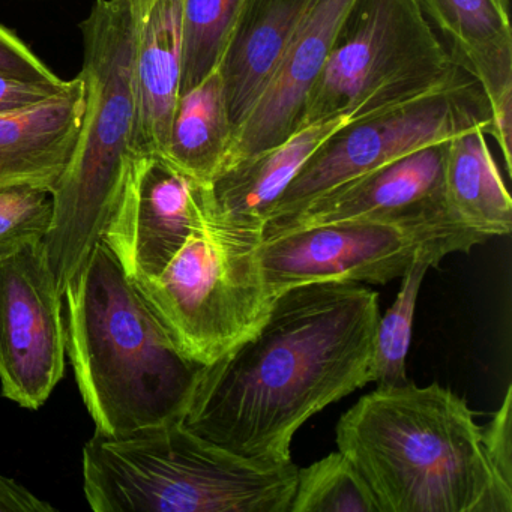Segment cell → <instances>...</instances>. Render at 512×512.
<instances>
[{
    "label": "cell",
    "instance_id": "obj_1",
    "mask_svg": "<svg viewBox=\"0 0 512 512\" xmlns=\"http://www.w3.org/2000/svg\"><path fill=\"white\" fill-rule=\"evenodd\" d=\"M379 317V295L359 283L277 293L254 334L203 365L182 422L239 457L292 463L304 422L371 382Z\"/></svg>",
    "mask_w": 512,
    "mask_h": 512
},
{
    "label": "cell",
    "instance_id": "obj_2",
    "mask_svg": "<svg viewBox=\"0 0 512 512\" xmlns=\"http://www.w3.org/2000/svg\"><path fill=\"white\" fill-rule=\"evenodd\" d=\"M379 512H512L466 401L439 383L377 386L337 424Z\"/></svg>",
    "mask_w": 512,
    "mask_h": 512
},
{
    "label": "cell",
    "instance_id": "obj_3",
    "mask_svg": "<svg viewBox=\"0 0 512 512\" xmlns=\"http://www.w3.org/2000/svg\"><path fill=\"white\" fill-rule=\"evenodd\" d=\"M64 296L67 353L97 433L184 418L203 365L179 349L103 239Z\"/></svg>",
    "mask_w": 512,
    "mask_h": 512
},
{
    "label": "cell",
    "instance_id": "obj_4",
    "mask_svg": "<svg viewBox=\"0 0 512 512\" xmlns=\"http://www.w3.org/2000/svg\"><path fill=\"white\" fill-rule=\"evenodd\" d=\"M80 31L85 116L70 163L52 191V226L44 239L62 295L103 236L142 160L136 152L130 0H95Z\"/></svg>",
    "mask_w": 512,
    "mask_h": 512
},
{
    "label": "cell",
    "instance_id": "obj_5",
    "mask_svg": "<svg viewBox=\"0 0 512 512\" xmlns=\"http://www.w3.org/2000/svg\"><path fill=\"white\" fill-rule=\"evenodd\" d=\"M298 467L232 454L182 419L122 436L95 431L83 487L97 512H289Z\"/></svg>",
    "mask_w": 512,
    "mask_h": 512
},
{
    "label": "cell",
    "instance_id": "obj_6",
    "mask_svg": "<svg viewBox=\"0 0 512 512\" xmlns=\"http://www.w3.org/2000/svg\"><path fill=\"white\" fill-rule=\"evenodd\" d=\"M464 74L418 0H355L308 92L298 130L337 116L358 122L382 115Z\"/></svg>",
    "mask_w": 512,
    "mask_h": 512
},
{
    "label": "cell",
    "instance_id": "obj_7",
    "mask_svg": "<svg viewBox=\"0 0 512 512\" xmlns=\"http://www.w3.org/2000/svg\"><path fill=\"white\" fill-rule=\"evenodd\" d=\"M262 238L209 220L154 278L134 281L179 349L202 365L254 334L272 296L259 263Z\"/></svg>",
    "mask_w": 512,
    "mask_h": 512
},
{
    "label": "cell",
    "instance_id": "obj_8",
    "mask_svg": "<svg viewBox=\"0 0 512 512\" xmlns=\"http://www.w3.org/2000/svg\"><path fill=\"white\" fill-rule=\"evenodd\" d=\"M487 236L458 221L403 224L353 220L287 230L262 239L259 263L269 295L325 281L386 284L424 256L469 253Z\"/></svg>",
    "mask_w": 512,
    "mask_h": 512
},
{
    "label": "cell",
    "instance_id": "obj_9",
    "mask_svg": "<svg viewBox=\"0 0 512 512\" xmlns=\"http://www.w3.org/2000/svg\"><path fill=\"white\" fill-rule=\"evenodd\" d=\"M484 89L469 74L412 103L346 125L329 137L281 194L266 224L371 170L463 131L490 125ZM265 224V226H266Z\"/></svg>",
    "mask_w": 512,
    "mask_h": 512
},
{
    "label": "cell",
    "instance_id": "obj_10",
    "mask_svg": "<svg viewBox=\"0 0 512 512\" xmlns=\"http://www.w3.org/2000/svg\"><path fill=\"white\" fill-rule=\"evenodd\" d=\"M62 296L44 241L0 262V386L20 407L40 409L64 377Z\"/></svg>",
    "mask_w": 512,
    "mask_h": 512
},
{
    "label": "cell",
    "instance_id": "obj_11",
    "mask_svg": "<svg viewBox=\"0 0 512 512\" xmlns=\"http://www.w3.org/2000/svg\"><path fill=\"white\" fill-rule=\"evenodd\" d=\"M205 223V184L152 155L137 164L101 239L131 280H148Z\"/></svg>",
    "mask_w": 512,
    "mask_h": 512
},
{
    "label": "cell",
    "instance_id": "obj_12",
    "mask_svg": "<svg viewBox=\"0 0 512 512\" xmlns=\"http://www.w3.org/2000/svg\"><path fill=\"white\" fill-rule=\"evenodd\" d=\"M446 142L425 146L316 197L296 214L266 224L263 239L337 221H458L445 196Z\"/></svg>",
    "mask_w": 512,
    "mask_h": 512
},
{
    "label": "cell",
    "instance_id": "obj_13",
    "mask_svg": "<svg viewBox=\"0 0 512 512\" xmlns=\"http://www.w3.org/2000/svg\"><path fill=\"white\" fill-rule=\"evenodd\" d=\"M353 2L314 0L256 103L235 128L221 170L275 148L298 130L308 92L319 77Z\"/></svg>",
    "mask_w": 512,
    "mask_h": 512
},
{
    "label": "cell",
    "instance_id": "obj_14",
    "mask_svg": "<svg viewBox=\"0 0 512 512\" xmlns=\"http://www.w3.org/2000/svg\"><path fill=\"white\" fill-rule=\"evenodd\" d=\"M134 23L136 152L166 157L181 89L184 0H130Z\"/></svg>",
    "mask_w": 512,
    "mask_h": 512
},
{
    "label": "cell",
    "instance_id": "obj_15",
    "mask_svg": "<svg viewBox=\"0 0 512 512\" xmlns=\"http://www.w3.org/2000/svg\"><path fill=\"white\" fill-rule=\"evenodd\" d=\"M353 124L346 116L296 130L275 148L221 170L205 185L209 220L244 235L263 239V229L281 194L305 161L337 131Z\"/></svg>",
    "mask_w": 512,
    "mask_h": 512
},
{
    "label": "cell",
    "instance_id": "obj_16",
    "mask_svg": "<svg viewBox=\"0 0 512 512\" xmlns=\"http://www.w3.org/2000/svg\"><path fill=\"white\" fill-rule=\"evenodd\" d=\"M85 110V83L77 76L55 97L0 115V191L52 193L76 148Z\"/></svg>",
    "mask_w": 512,
    "mask_h": 512
},
{
    "label": "cell",
    "instance_id": "obj_17",
    "mask_svg": "<svg viewBox=\"0 0 512 512\" xmlns=\"http://www.w3.org/2000/svg\"><path fill=\"white\" fill-rule=\"evenodd\" d=\"M314 0H247L221 58L233 127L256 103ZM235 133V131H233Z\"/></svg>",
    "mask_w": 512,
    "mask_h": 512
},
{
    "label": "cell",
    "instance_id": "obj_18",
    "mask_svg": "<svg viewBox=\"0 0 512 512\" xmlns=\"http://www.w3.org/2000/svg\"><path fill=\"white\" fill-rule=\"evenodd\" d=\"M455 64L484 89L490 106L512 94V31L496 0H418Z\"/></svg>",
    "mask_w": 512,
    "mask_h": 512
},
{
    "label": "cell",
    "instance_id": "obj_19",
    "mask_svg": "<svg viewBox=\"0 0 512 512\" xmlns=\"http://www.w3.org/2000/svg\"><path fill=\"white\" fill-rule=\"evenodd\" d=\"M445 196L464 226L488 239L512 230V200L487 142V127H475L446 142Z\"/></svg>",
    "mask_w": 512,
    "mask_h": 512
},
{
    "label": "cell",
    "instance_id": "obj_20",
    "mask_svg": "<svg viewBox=\"0 0 512 512\" xmlns=\"http://www.w3.org/2000/svg\"><path fill=\"white\" fill-rule=\"evenodd\" d=\"M233 131L226 89L217 67L196 88L179 95L164 158L208 185L223 167Z\"/></svg>",
    "mask_w": 512,
    "mask_h": 512
},
{
    "label": "cell",
    "instance_id": "obj_21",
    "mask_svg": "<svg viewBox=\"0 0 512 512\" xmlns=\"http://www.w3.org/2000/svg\"><path fill=\"white\" fill-rule=\"evenodd\" d=\"M440 262L442 260L434 256L416 260L401 277L403 281L394 304L377 320L371 364V382L377 386H400L409 382L406 359L412 340L416 301L428 269L436 268Z\"/></svg>",
    "mask_w": 512,
    "mask_h": 512
},
{
    "label": "cell",
    "instance_id": "obj_22",
    "mask_svg": "<svg viewBox=\"0 0 512 512\" xmlns=\"http://www.w3.org/2000/svg\"><path fill=\"white\" fill-rule=\"evenodd\" d=\"M247 0H184V56L179 95L220 65Z\"/></svg>",
    "mask_w": 512,
    "mask_h": 512
},
{
    "label": "cell",
    "instance_id": "obj_23",
    "mask_svg": "<svg viewBox=\"0 0 512 512\" xmlns=\"http://www.w3.org/2000/svg\"><path fill=\"white\" fill-rule=\"evenodd\" d=\"M289 512H379L370 488L340 451L298 469Z\"/></svg>",
    "mask_w": 512,
    "mask_h": 512
},
{
    "label": "cell",
    "instance_id": "obj_24",
    "mask_svg": "<svg viewBox=\"0 0 512 512\" xmlns=\"http://www.w3.org/2000/svg\"><path fill=\"white\" fill-rule=\"evenodd\" d=\"M52 218L50 191L34 187L0 191V262L26 245L44 241Z\"/></svg>",
    "mask_w": 512,
    "mask_h": 512
},
{
    "label": "cell",
    "instance_id": "obj_25",
    "mask_svg": "<svg viewBox=\"0 0 512 512\" xmlns=\"http://www.w3.org/2000/svg\"><path fill=\"white\" fill-rule=\"evenodd\" d=\"M512 386L487 427L482 428V445L497 478L512 488Z\"/></svg>",
    "mask_w": 512,
    "mask_h": 512
},
{
    "label": "cell",
    "instance_id": "obj_26",
    "mask_svg": "<svg viewBox=\"0 0 512 512\" xmlns=\"http://www.w3.org/2000/svg\"><path fill=\"white\" fill-rule=\"evenodd\" d=\"M0 76L50 85L64 82L17 37L16 32L4 25H0Z\"/></svg>",
    "mask_w": 512,
    "mask_h": 512
},
{
    "label": "cell",
    "instance_id": "obj_27",
    "mask_svg": "<svg viewBox=\"0 0 512 512\" xmlns=\"http://www.w3.org/2000/svg\"><path fill=\"white\" fill-rule=\"evenodd\" d=\"M65 86H67L65 80L61 85H50V83L29 82L16 77L0 76V115L43 103L59 94Z\"/></svg>",
    "mask_w": 512,
    "mask_h": 512
},
{
    "label": "cell",
    "instance_id": "obj_28",
    "mask_svg": "<svg viewBox=\"0 0 512 512\" xmlns=\"http://www.w3.org/2000/svg\"><path fill=\"white\" fill-rule=\"evenodd\" d=\"M56 511L50 503L23 487L16 479L0 475V512H50Z\"/></svg>",
    "mask_w": 512,
    "mask_h": 512
},
{
    "label": "cell",
    "instance_id": "obj_29",
    "mask_svg": "<svg viewBox=\"0 0 512 512\" xmlns=\"http://www.w3.org/2000/svg\"><path fill=\"white\" fill-rule=\"evenodd\" d=\"M487 134L493 136L502 152L508 175L512 172V94L505 95L496 106L491 107L490 125Z\"/></svg>",
    "mask_w": 512,
    "mask_h": 512
},
{
    "label": "cell",
    "instance_id": "obj_30",
    "mask_svg": "<svg viewBox=\"0 0 512 512\" xmlns=\"http://www.w3.org/2000/svg\"><path fill=\"white\" fill-rule=\"evenodd\" d=\"M496 4L499 5L506 14H509V0H496Z\"/></svg>",
    "mask_w": 512,
    "mask_h": 512
}]
</instances>
